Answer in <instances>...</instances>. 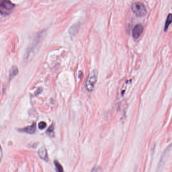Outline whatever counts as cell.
I'll use <instances>...</instances> for the list:
<instances>
[{
	"label": "cell",
	"instance_id": "cell-1",
	"mask_svg": "<svg viewBox=\"0 0 172 172\" xmlns=\"http://www.w3.org/2000/svg\"><path fill=\"white\" fill-rule=\"evenodd\" d=\"M131 10L137 16L142 17L146 14L147 10L144 5L139 2L133 3L131 5Z\"/></svg>",
	"mask_w": 172,
	"mask_h": 172
},
{
	"label": "cell",
	"instance_id": "cell-2",
	"mask_svg": "<svg viewBox=\"0 0 172 172\" xmlns=\"http://www.w3.org/2000/svg\"><path fill=\"white\" fill-rule=\"evenodd\" d=\"M97 80V72L93 70L90 72L86 82V88L88 91H91L94 88Z\"/></svg>",
	"mask_w": 172,
	"mask_h": 172
},
{
	"label": "cell",
	"instance_id": "cell-3",
	"mask_svg": "<svg viewBox=\"0 0 172 172\" xmlns=\"http://www.w3.org/2000/svg\"><path fill=\"white\" fill-rule=\"evenodd\" d=\"M14 4L8 0H2L0 3V9L1 13H8L12 10Z\"/></svg>",
	"mask_w": 172,
	"mask_h": 172
},
{
	"label": "cell",
	"instance_id": "cell-4",
	"mask_svg": "<svg viewBox=\"0 0 172 172\" xmlns=\"http://www.w3.org/2000/svg\"><path fill=\"white\" fill-rule=\"evenodd\" d=\"M143 31V27L142 25L140 24H138L135 25L134 28L132 30V36L133 38L135 39L138 38L141 36V34H142Z\"/></svg>",
	"mask_w": 172,
	"mask_h": 172
},
{
	"label": "cell",
	"instance_id": "cell-5",
	"mask_svg": "<svg viewBox=\"0 0 172 172\" xmlns=\"http://www.w3.org/2000/svg\"><path fill=\"white\" fill-rule=\"evenodd\" d=\"M36 123H34L32 124L30 126H28L26 128H23L20 129L19 131L20 132H25L28 134H34V132H36Z\"/></svg>",
	"mask_w": 172,
	"mask_h": 172
},
{
	"label": "cell",
	"instance_id": "cell-6",
	"mask_svg": "<svg viewBox=\"0 0 172 172\" xmlns=\"http://www.w3.org/2000/svg\"><path fill=\"white\" fill-rule=\"evenodd\" d=\"M38 155H39L40 157L42 160L46 161L48 160L47 151L44 147H42L40 149H39V150L38 151Z\"/></svg>",
	"mask_w": 172,
	"mask_h": 172
},
{
	"label": "cell",
	"instance_id": "cell-7",
	"mask_svg": "<svg viewBox=\"0 0 172 172\" xmlns=\"http://www.w3.org/2000/svg\"><path fill=\"white\" fill-rule=\"evenodd\" d=\"M18 73V69L16 66H13L9 70V77L11 78L15 77Z\"/></svg>",
	"mask_w": 172,
	"mask_h": 172
},
{
	"label": "cell",
	"instance_id": "cell-8",
	"mask_svg": "<svg viewBox=\"0 0 172 172\" xmlns=\"http://www.w3.org/2000/svg\"><path fill=\"white\" fill-rule=\"evenodd\" d=\"M172 22V14H169L166 19V23L165 25V31L166 32L168 30V28L170 26V24Z\"/></svg>",
	"mask_w": 172,
	"mask_h": 172
},
{
	"label": "cell",
	"instance_id": "cell-9",
	"mask_svg": "<svg viewBox=\"0 0 172 172\" xmlns=\"http://www.w3.org/2000/svg\"><path fill=\"white\" fill-rule=\"evenodd\" d=\"M54 164H55L57 172H63L64 170H63V167L59 162H58L57 161H55Z\"/></svg>",
	"mask_w": 172,
	"mask_h": 172
},
{
	"label": "cell",
	"instance_id": "cell-10",
	"mask_svg": "<svg viewBox=\"0 0 172 172\" xmlns=\"http://www.w3.org/2000/svg\"><path fill=\"white\" fill-rule=\"evenodd\" d=\"M38 127L40 130H43L46 127V123L43 121L40 122L38 125Z\"/></svg>",
	"mask_w": 172,
	"mask_h": 172
},
{
	"label": "cell",
	"instance_id": "cell-11",
	"mask_svg": "<svg viewBox=\"0 0 172 172\" xmlns=\"http://www.w3.org/2000/svg\"><path fill=\"white\" fill-rule=\"evenodd\" d=\"M54 126L52 125V126H50L49 128H48V130H47V133H48L49 134H50V133H52L53 131H54Z\"/></svg>",
	"mask_w": 172,
	"mask_h": 172
},
{
	"label": "cell",
	"instance_id": "cell-12",
	"mask_svg": "<svg viewBox=\"0 0 172 172\" xmlns=\"http://www.w3.org/2000/svg\"><path fill=\"white\" fill-rule=\"evenodd\" d=\"M92 172H101V168H95L92 170Z\"/></svg>",
	"mask_w": 172,
	"mask_h": 172
}]
</instances>
